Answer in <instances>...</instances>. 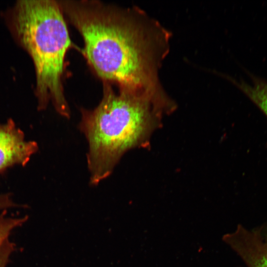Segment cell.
Here are the masks:
<instances>
[{"label":"cell","mask_w":267,"mask_h":267,"mask_svg":"<svg viewBox=\"0 0 267 267\" xmlns=\"http://www.w3.org/2000/svg\"><path fill=\"white\" fill-rule=\"evenodd\" d=\"M59 3L82 36L84 55L103 83L134 95L169 97L158 72L169 52L171 35L159 22L138 8L96 1Z\"/></svg>","instance_id":"obj_1"},{"label":"cell","mask_w":267,"mask_h":267,"mask_svg":"<svg viewBox=\"0 0 267 267\" xmlns=\"http://www.w3.org/2000/svg\"><path fill=\"white\" fill-rule=\"evenodd\" d=\"M102 98L94 109L81 110L79 129L88 144L89 182L96 185L112 173L123 156L147 147L164 116L175 110L171 104L119 90L103 83Z\"/></svg>","instance_id":"obj_2"},{"label":"cell","mask_w":267,"mask_h":267,"mask_svg":"<svg viewBox=\"0 0 267 267\" xmlns=\"http://www.w3.org/2000/svg\"><path fill=\"white\" fill-rule=\"evenodd\" d=\"M12 18L16 35L35 65L39 108L44 109L51 101L59 115L69 118L63 79L65 56L72 43L59 2L19 0Z\"/></svg>","instance_id":"obj_3"},{"label":"cell","mask_w":267,"mask_h":267,"mask_svg":"<svg viewBox=\"0 0 267 267\" xmlns=\"http://www.w3.org/2000/svg\"><path fill=\"white\" fill-rule=\"evenodd\" d=\"M38 149L36 142L25 140L12 120L0 124V173L15 164L24 166Z\"/></svg>","instance_id":"obj_4"},{"label":"cell","mask_w":267,"mask_h":267,"mask_svg":"<svg viewBox=\"0 0 267 267\" xmlns=\"http://www.w3.org/2000/svg\"><path fill=\"white\" fill-rule=\"evenodd\" d=\"M223 239L242 258L248 267H267V238L257 230L238 225Z\"/></svg>","instance_id":"obj_5"},{"label":"cell","mask_w":267,"mask_h":267,"mask_svg":"<svg viewBox=\"0 0 267 267\" xmlns=\"http://www.w3.org/2000/svg\"><path fill=\"white\" fill-rule=\"evenodd\" d=\"M232 83L239 89L267 117V81L251 75L249 82L236 81L228 77Z\"/></svg>","instance_id":"obj_6"},{"label":"cell","mask_w":267,"mask_h":267,"mask_svg":"<svg viewBox=\"0 0 267 267\" xmlns=\"http://www.w3.org/2000/svg\"><path fill=\"white\" fill-rule=\"evenodd\" d=\"M25 216L21 218L8 217L3 210L0 214V247L7 239L11 231L23 225L28 220Z\"/></svg>","instance_id":"obj_7"},{"label":"cell","mask_w":267,"mask_h":267,"mask_svg":"<svg viewBox=\"0 0 267 267\" xmlns=\"http://www.w3.org/2000/svg\"><path fill=\"white\" fill-rule=\"evenodd\" d=\"M15 245L6 239L0 247V267H5L11 253L15 249Z\"/></svg>","instance_id":"obj_8"},{"label":"cell","mask_w":267,"mask_h":267,"mask_svg":"<svg viewBox=\"0 0 267 267\" xmlns=\"http://www.w3.org/2000/svg\"><path fill=\"white\" fill-rule=\"evenodd\" d=\"M18 206L12 201L10 195L9 194H0V210H6L7 208Z\"/></svg>","instance_id":"obj_9"}]
</instances>
